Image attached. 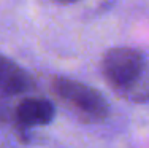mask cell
<instances>
[{"instance_id":"obj_1","label":"cell","mask_w":149,"mask_h":148,"mask_svg":"<svg viewBox=\"0 0 149 148\" xmlns=\"http://www.w3.org/2000/svg\"><path fill=\"white\" fill-rule=\"evenodd\" d=\"M102 73L118 94L132 102L149 99V69L140 51L113 48L103 56Z\"/></svg>"},{"instance_id":"obj_6","label":"cell","mask_w":149,"mask_h":148,"mask_svg":"<svg viewBox=\"0 0 149 148\" xmlns=\"http://www.w3.org/2000/svg\"><path fill=\"white\" fill-rule=\"evenodd\" d=\"M52 3H57V5H65V6H70V5H76V3H81V2H86V0H51Z\"/></svg>"},{"instance_id":"obj_3","label":"cell","mask_w":149,"mask_h":148,"mask_svg":"<svg viewBox=\"0 0 149 148\" xmlns=\"http://www.w3.org/2000/svg\"><path fill=\"white\" fill-rule=\"evenodd\" d=\"M56 108L46 99L26 97L15 108V121L19 128L30 129L35 126H46L52 121Z\"/></svg>"},{"instance_id":"obj_4","label":"cell","mask_w":149,"mask_h":148,"mask_svg":"<svg viewBox=\"0 0 149 148\" xmlns=\"http://www.w3.org/2000/svg\"><path fill=\"white\" fill-rule=\"evenodd\" d=\"M32 89L33 81L29 73L11 59L0 54V94L16 96V94H26Z\"/></svg>"},{"instance_id":"obj_2","label":"cell","mask_w":149,"mask_h":148,"mask_svg":"<svg viewBox=\"0 0 149 148\" xmlns=\"http://www.w3.org/2000/svg\"><path fill=\"white\" fill-rule=\"evenodd\" d=\"M54 93L76 116L89 123L103 121L109 113L106 99L97 89L76 80L57 78L52 83Z\"/></svg>"},{"instance_id":"obj_5","label":"cell","mask_w":149,"mask_h":148,"mask_svg":"<svg viewBox=\"0 0 149 148\" xmlns=\"http://www.w3.org/2000/svg\"><path fill=\"white\" fill-rule=\"evenodd\" d=\"M6 100L5 99H2L0 97V121H3V119H8V116H15V110H11V112H8V108H6Z\"/></svg>"}]
</instances>
